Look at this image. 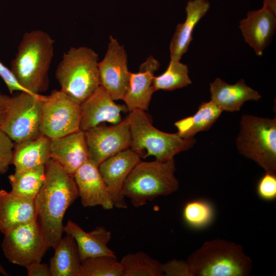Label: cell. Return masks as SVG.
<instances>
[{
    "label": "cell",
    "mask_w": 276,
    "mask_h": 276,
    "mask_svg": "<svg viewBox=\"0 0 276 276\" xmlns=\"http://www.w3.org/2000/svg\"><path fill=\"white\" fill-rule=\"evenodd\" d=\"M79 197L74 177L50 159L45 165V179L34 199L36 219L49 247L54 248L62 237L64 214Z\"/></svg>",
    "instance_id": "6da1fadb"
},
{
    "label": "cell",
    "mask_w": 276,
    "mask_h": 276,
    "mask_svg": "<svg viewBox=\"0 0 276 276\" xmlns=\"http://www.w3.org/2000/svg\"><path fill=\"white\" fill-rule=\"evenodd\" d=\"M54 42L48 33L40 30L24 34L11 62L10 70L26 91L40 95L48 89Z\"/></svg>",
    "instance_id": "7a4b0ae2"
},
{
    "label": "cell",
    "mask_w": 276,
    "mask_h": 276,
    "mask_svg": "<svg viewBox=\"0 0 276 276\" xmlns=\"http://www.w3.org/2000/svg\"><path fill=\"white\" fill-rule=\"evenodd\" d=\"M185 264L187 276H246L252 267L241 245L219 239L204 242Z\"/></svg>",
    "instance_id": "3957f363"
},
{
    "label": "cell",
    "mask_w": 276,
    "mask_h": 276,
    "mask_svg": "<svg viewBox=\"0 0 276 276\" xmlns=\"http://www.w3.org/2000/svg\"><path fill=\"white\" fill-rule=\"evenodd\" d=\"M174 158L160 161L141 160L128 176L123 192L132 205L139 208L159 196H166L177 191L179 181L175 176Z\"/></svg>",
    "instance_id": "277c9868"
},
{
    "label": "cell",
    "mask_w": 276,
    "mask_h": 276,
    "mask_svg": "<svg viewBox=\"0 0 276 276\" xmlns=\"http://www.w3.org/2000/svg\"><path fill=\"white\" fill-rule=\"evenodd\" d=\"M130 130V148L141 157L153 156L155 159L167 161L191 149L196 142L194 138L184 139L177 133L162 131L154 127L145 111L135 109L127 116Z\"/></svg>",
    "instance_id": "5b68a950"
},
{
    "label": "cell",
    "mask_w": 276,
    "mask_h": 276,
    "mask_svg": "<svg viewBox=\"0 0 276 276\" xmlns=\"http://www.w3.org/2000/svg\"><path fill=\"white\" fill-rule=\"evenodd\" d=\"M98 55L91 49L71 47L58 64L55 77L60 90L82 103L101 85Z\"/></svg>",
    "instance_id": "8992f818"
},
{
    "label": "cell",
    "mask_w": 276,
    "mask_h": 276,
    "mask_svg": "<svg viewBox=\"0 0 276 276\" xmlns=\"http://www.w3.org/2000/svg\"><path fill=\"white\" fill-rule=\"evenodd\" d=\"M236 139L238 152L265 172L276 174V118L242 116Z\"/></svg>",
    "instance_id": "52a82bcc"
},
{
    "label": "cell",
    "mask_w": 276,
    "mask_h": 276,
    "mask_svg": "<svg viewBox=\"0 0 276 276\" xmlns=\"http://www.w3.org/2000/svg\"><path fill=\"white\" fill-rule=\"evenodd\" d=\"M44 96L19 91L10 96L1 130L14 143L36 138L41 134L42 101Z\"/></svg>",
    "instance_id": "ba28073f"
},
{
    "label": "cell",
    "mask_w": 276,
    "mask_h": 276,
    "mask_svg": "<svg viewBox=\"0 0 276 276\" xmlns=\"http://www.w3.org/2000/svg\"><path fill=\"white\" fill-rule=\"evenodd\" d=\"M80 103L60 90H53L42 101L40 131L51 140L59 138L80 129Z\"/></svg>",
    "instance_id": "9c48e42d"
},
{
    "label": "cell",
    "mask_w": 276,
    "mask_h": 276,
    "mask_svg": "<svg viewBox=\"0 0 276 276\" xmlns=\"http://www.w3.org/2000/svg\"><path fill=\"white\" fill-rule=\"evenodd\" d=\"M49 248L37 219L7 232L2 243L7 259L25 267L32 263L41 262Z\"/></svg>",
    "instance_id": "30bf717a"
},
{
    "label": "cell",
    "mask_w": 276,
    "mask_h": 276,
    "mask_svg": "<svg viewBox=\"0 0 276 276\" xmlns=\"http://www.w3.org/2000/svg\"><path fill=\"white\" fill-rule=\"evenodd\" d=\"M84 133L89 158L98 166L108 158L130 147L127 117L118 124L109 126L99 125Z\"/></svg>",
    "instance_id": "8fae6325"
},
{
    "label": "cell",
    "mask_w": 276,
    "mask_h": 276,
    "mask_svg": "<svg viewBox=\"0 0 276 276\" xmlns=\"http://www.w3.org/2000/svg\"><path fill=\"white\" fill-rule=\"evenodd\" d=\"M98 65L101 85L114 101L123 100L129 86L127 55L112 36L105 56Z\"/></svg>",
    "instance_id": "7c38bea8"
},
{
    "label": "cell",
    "mask_w": 276,
    "mask_h": 276,
    "mask_svg": "<svg viewBox=\"0 0 276 276\" xmlns=\"http://www.w3.org/2000/svg\"><path fill=\"white\" fill-rule=\"evenodd\" d=\"M141 160L139 154L129 148L108 158L99 165V170L113 206L118 209L127 208L123 187L129 173Z\"/></svg>",
    "instance_id": "4fadbf2b"
},
{
    "label": "cell",
    "mask_w": 276,
    "mask_h": 276,
    "mask_svg": "<svg viewBox=\"0 0 276 276\" xmlns=\"http://www.w3.org/2000/svg\"><path fill=\"white\" fill-rule=\"evenodd\" d=\"M80 129L84 131L104 122L118 124L122 121L121 113L128 111L125 104L116 103L101 85L80 103Z\"/></svg>",
    "instance_id": "5bb4252c"
},
{
    "label": "cell",
    "mask_w": 276,
    "mask_h": 276,
    "mask_svg": "<svg viewBox=\"0 0 276 276\" xmlns=\"http://www.w3.org/2000/svg\"><path fill=\"white\" fill-rule=\"evenodd\" d=\"M73 177L84 207L100 205L104 210L113 208L110 195L98 166L91 159L84 163Z\"/></svg>",
    "instance_id": "9a60e30c"
},
{
    "label": "cell",
    "mask_w": 276,
    "mask_h": 276,
    "mask_svg": "<svg viewBox=\"0 0 276 276\" xmlns=\"http://www.w3.org/2000/svg\"><path fill=\"white\" fill-rule=\"evenodd\" d=\"M50 157L73 176L89 159L84 131L79 130L65 136L51 140Z\"/></svg>",
    "instance_id": "2e32d148"
},
{
    "label": "cell",
    "mask_w": 276,
    "mask_h": 276,
    "mask_svg": "<svg viewBox=\"0 0 276 276\" xmlns=\"http://www.w3.org/2000/svg\"><path fill=\"white\" fill-rule=\"evenodd\" d=\"M239 28L245 42L261 56L269 43L276 28V12L266 6L249 11L240 21Z\"/></svg>",
    "instance_id": "e0dca14e"
},
{
    "label": "cell",
    "mask_w": 276,
    "mask_h": 276,
    "mask_svg": "<svg viewBox=\"0 0 276 276\" xmlns=\"http://www.w3.org/2000/svg\"><path fill=\"white\" fill-rule=\"evenodd\" d=\"M159 66V62L150 55L140 65L139 72H130L129 88L123 99L129 112L135 109H148L155 91L153 87L154 74Z\"/></svg>",
    "instance_id": "ac0fdd59"
},
{
    "label": "cell",
    "mask_w": 276,
    "mask_h": 276,
    "mask_svg": "<svg viewBox=\"0 0 276 276\" xmlns=\"http://www.w3.org/2000/svg\"><path fill=\"white\" fill-rule=\"evenodd\" d=\"M34 199L0 190V232L12 229L36 220Z\"/></svg>",
    "instance_id": "d6986e66"
},
{
    "label": "cell",
    "mask_w": 276,
    "mask_h": 276,
    "mask_svg": "<svg viewBox=\"0 0 276 276\" xmlns=\"http://www.w3.org/2000/svg\"><path fill=\"white\" fill-rule=\"evenodd\" d=\"M210 86L211 101L222 111H238L245 102L257 101L261 98L259 93L248 86L243 79L229 84L217 78Z\"/></svg>",
    "instance_id": "ffe728a7"
},
{
    "label": "cell",
    "mask_w": 276,
    "mask_h": 276,
    "mask_svg": "<svg viewBox=\"0 0 276 276\" xmlns=\"http://www.w3.org/2000/svg\"><path fill=\"white\" fill-rule=\"evenodd\" d=\"M210 8L208 0H189L186 7V19L177 25L170 44L172 61H180L193 39V29Z\"/></svg>",
    "instance_id": "44dd1931"
},
{
    "label": "cell",
    "mask_w": 276,
    "mask_h": 276,
    "mask_svg": "<svg viewBox=\"0 0 276 276\" xmlns=\"http://www.w3.org/2000/svg\"><path fill=\"white\" fill-rule=\"evenodd\" d=\"M64 232L75 239L81 261L99 256H116L107 246L111 238V233L105 228L98 226L94 230L86 232L77 224L68 220L64 226Z\"/></svg>",
    "instance_id": "7402d4cb"
},
{
    "label": "cell",
    "mask_w": 276,
    "mask_h": 276,
    "mask_svg": "<svg viewBox=\"0 0 276 276\" xmlns=\"http://www.w3.org/2000/svg\"><path fill=\"white\" fill-rule=\"evenodd\" d=\"M50 144L51 139L43 134L14 143L12 164L15 166V171L45 166L51 159Z\"/></svg>",
    "instance_id": "603a6c76"
},
{
    "label": "cell",
    "mask_w": 276,
    "mask_h": 276,
    "mask_svg": "<svg viewBox=\"0 0 276 276\" xmlns=\"http://www.w3.org/2000/svg\"><path fill=\"white\" fill-rule=\"evenodd\" d=\"M54 249L49 264L51 276H80L82 261L74 237L66 234Z\"/></svg>",
    "instance_id": "cb8c5ba5"
},
{
    "label": "cell",
    "mask_w": 276,
    "mask_h": 276,
    "mask_svg": "<svg viewBox=\"0 0 276 276\" xmlns=\"http://www.w3.org/2000/svg\"><path fill=\"white\" fill-rule=\"evenodd\" d=\"M222 110L212 101L202 102L197 112L175 122L177 133L184 139H190L197 133L209 130L219 118Z\"/></svg>",
    "instance_id": "d4e9b609"
},
{
    "label": "cell",
    "mask_w": 276,
    "mask_h": 276,
    "mask_svg": "<svg viewBox=\"0 0 276 276\" xmlns=\"http://www.w3.org/2000/svg\"><path fill=\"white\" fill-rule=\"evenodd\" d=\"M12 193L35 199L45 179V166L16 171L8 176Z\"/></svg>",
    "instance_id": "484cf974"
},
{
    "label": "cell",
    "mask_w": 276,
    "mask_h": 276,
    "mask_svg": "<svg viewBox=\"0 0 276 276\" xmlns=\"http://www.w3.org/2000/svg\"><path fill=\"white\" fill-rule=\"evenodd\" d=\"M120 262L122 276L164 275L162 264L143 251L127 254Z\"/></svg>",
    "instance_id": "4316f807"
},
{
    "label": "cell",
    "mask_w": 276,
    "mask_h": 276,
    "mask_svg": "<svg viewBox=\"0 0 276 276\" xmlns=\"http://www.w3.org/2000/svg\"><path fill=\"white\" fill-rule=\"evenodd\" d=\"M188 66L180 61L170 60L167 70L161 75L154 76L153 87L154 91H171L186 87L192 83L188 75Z\"/></svg>",
    "instance_id": "83f0119b"
},
{
    "label": "cell",
    "mask_w": 276,
    "mask_h": 276,
    "mask_svg": "<svg viewBox=\"0 0 276 276\" xmlns=\"http://www.w3.org/2000/svg\"><path fill=\"white\" fill-rule=\"evenodd\" d=\"M182 216L185 223L190 227L200 229L210 225L215 217L213 205L204 199L188 201L184 206Z\"/></svg>",
    "instance_id": "f1b7e54d"
},
{
    "label": "cell",
    "mask_w": 276,
    "mask_h": 276,
    "mask_svg": "<svg viewBox=\"0 0 276 276\" xmlns=\"http://www.w3.org/2000/svg\"><path fill=\"white\" fill-rule=\"evenodd\" d=\"M122 272L116 256L103 255L82 260L80 276H122Z\"/></svg>",
    "instance_id": "f546056e"
},
{
    "label": "cell",
    "mask_w": 276,
    "mask_h": 276,
    "mask_svg": "<svg viewBox=\"0 0 276 276\" xmlns=\"http://www.w3.org/2000/svg\"><path fill=\"white\" fill-rule=\"evenodd\" d=\"M258 196L262 200L273 201L276 198V174L265 172L257 186Z\"/></svg>",
    "instance_id": "4dcf8cb0"
},
{
    "label": "cell",
    "mask_w": 276,
    "mask_h": 276,
    "mask_svg": "<svg viewBox=\"0 0 276 276\" xmlns=\"http://www.w3.org/2000/svg\"><path fill=\"white\" fill-rule=\"evenodd\" d=\"M14 143L0 129V174L6 172L12 164Z\"/></svg>",
    "instance_id": "1f68e13d"
},
{
    "label": "cell",
    "mask_w": 276,
    "mask_h": 276,
    "mask_svg": "<svg viewBox=\"0 0 276 276\" xmlns=\"http://www.w3.org/2000/svg\"><path fill=\"white\" fill-rule=\"evenodd\" d=\"M26 268L29 276H51L49 265L41 262L32 263Z\"/></svg>",
    "instance_id": "d6a6232c"
},
{
    "label": "cell",
    "mask_w": 276,
    "mask_h": 276,
    "mask_svg": "<svg viewBox=\"0 0 276 276\" xmlns=\"http://www.w3.org/2000/svg\"><path fill=\"white\" fill-rule=\"evenodd\" d=\"M10 98L0 91V129L7 114Z\"/></svg>",
    "instance_id": "836d02e7"
},
{
    "label": "cell",
    "mask_w": 276,
    "mask_h": 276,
    "mask_svg": "<svg viewBox=\"0 0 276 276\" xmlns=\"http://www.w3.org/2000/svg\"><path fill=\"white\" fill-rule=\"evenodd\" d=\"M263 6L267 7L273 11L276 12V0H264Z\"/></svg>",
    "instance_id": "e575fe53"
},
{
    "label": "cell",
    "mask_w": 276,
    "mask_h": 276,
    "mask_svg": "<svg viewBox=\"0 0 276 276\" xmlns=\"http://www.w3.org/2000/svg\"><path fill=\"white\" fill-rule=\"evenodd\" d=\"M0 273L3 275L7 276L9 275L7 272L5 271L2 265L0 264Z\"/></svg>",
    "instance_id": "d590c367"
},
{
    "label": "cell",
    "mask_w": 276,
    "mask_h": 276,
    "mask_svg": "<svg viewBox=\"0 0 276 276\" xmlns=\"http://www.w3.org/2000/svg\"><path fill=\"white\" fill-rule=\"evenodd\" d=\"M1 63V62L0 61V63Z\"/></svg>",
    "instance_id": "8d00e7d4"
}]
</instances>
